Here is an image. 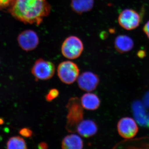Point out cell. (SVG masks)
Listing matches in <instances>:
<instances>
[{"mask_svg":"<svg viewBox=\"0 0 149 149\" xmlns=\"http://www.w3.org/2000/svg\"><path fill=\"white\" fill-rule=\"evenodd\" d=\"M47 0H13L9 9L12 16L25 24L39 25L50 13Z\"/></svg>","mask_w":149,"mask_h":149,"instance_id":"6da1fadb","label":"cell"},{"mask_svg":"<svg viewBox=\"0 0 149 149\" xmlns=\"http://www.w3.org/2000/svg\"><path fill=\"white\" fill-rule=\"evenodd\" d=\"M66 107L68 110L66 129L69 133H74L78 124L83 120L84 108L77 97L70 99Z\"/></svg>","mask_w":149,"mask_h":149,"instance_id":"7a4b0ae2","label":"cell"},{"mask_svg":"<svg viewBox=\"0 0 149 149\" xmlns=\"http://www.w3.org/2000/svg\"><path fill=\"white\" fill-rule=\"evenodd\" d=\"M79 73L80 70L77 65L70 61L62 62L58 66L59 78L63 83L67 85L74 83L77 80Z\"/></svg>","mask_w":149,"mask_h":149,"instance_id":"3957f363","label":"cell"},{"mask_svg":"<svg viewBox=\"0 0 149 149\" xmlns=\"http://www.w3.org/2000/svg\"><path fill=\"white\" fill-rule=\"evenodd\" d=\"M61 53L65 57L68 59H75L81 56L84 49L83 42L76 36L67 37L63 43Z\"/></svg>","mask_w":149,"mask_h":149,"instance_id":"277c9868","label":"cell"},{"mask_svg":"<svg viewBox=\"0 0 149 149\" xmlns=\"http://www.w3.org/2000/svg\"><path fill=\"white\" fill-rule=\"evenodd\" d=\"M55 72L54 63L42 58L37 60L31 69L32 74L37 80H49L53 77Z\"/></svg>","mask_w":149,"mask_h":149,"instance_id":"5b68a950","label":"cell"},{"mask_svg":"<svg viewBox=\"0 0 149 149\" xmlns=\"http://www.w3.org/2000/svg\"><path fill=\"white\" fill-rule=\"evenodd\" d=\"M142 17L139 13L131 9L123 10L118 17V22L120 26L126 30L136 29L141 23Z\"/></svg>","mask_w":149,"mask_h":149,"instance_id":"8992f818","label":"cell"},{"mask_svg":"<svg viewBox=\"0 0 149 149\" xmlns=\"http://www.w3.org/2000/svg\"><path fill=\"white\" fill-rule=\"evenodd\" d=\"M117 127L119 135L125 139L133 138L139 131L136 121L130 117L122 118L118 123Z\"/></svg>","mask_w":149,"mask_h":149,"instance_id":"52a82bcc","label":"cell"},{"mask_svg":"<svg viewBox=\"0 0 149 149\" xmlns=\"http://www.w3.org/2000/svg\"><path fill=\"white\" fill-rule=\"evenodd\" d=\"M17 41L22 49L29 52L37 47L39 44V38L36 32L31 29H28L19 34Z\"/></svg>","mask_w":149,"mask_h":149,"instance_id":"ba28073f","label":"cell"},{"mask_svg":"<svg viewBox=\"0 0 149 149\" xmlns=\"http://www.w3.org/2000/svg\"><path fill=\"white\" fill-rule=\"evenodd\" d=\"M77 80L79 88L82 91L88 92L95 90L100 83L98 76L91 71H86L81 73Z\"/></svg>","mask_w":149,"mask_h":149,"instance_id":"9c48e42d","label":"cell"},{"mask_svg":"<svg viewBox=\"0 0 149 149\" xmlns=\"http://www.w3.org/2000/svg\"><path fill=\"white\" fill-rule=\"evenodd\" d=\"M98 130V127L95 121L91 120H83L78 124L76 131L83 138H89L95 136Z\"/></svg>","mask_w":149,"mask_h":149,"instance_id":"30bf717a","label":"cell"},{"mask_svg":"<svg viewBox=\"0 0 149 149\" xmlns=\"http://www.w3.org/2000/svg\"><path fill=\"white\" fill-rule=\"evenodd\" d=\"M80 100L84 109L88 110H95L100 105V100L98 96L94 93H85L82 96Z\"/></svg>","mask_w":149,"mask_h":149,"instance_id":"8fae6325","label":"cell"},{"mask_svg":"<svg viewBox=\"0 0 149 149\" xmlns=\"http://www.w3.org/2000/svg\"><path fill=\"white\" fill-rule=\"evenodd\" d=\"M84 146L81 137L75 134H70L63 138L61 142V148L63 149H81Z\"/></svg>","mask_w":149,"mask_h":149,"instance_id":"7c38bea8","label":"cell"},{"mask_svg":"<svg viewBox=\"0 0 149 149\" xmlns=\"http://www.w3.org/2000/svg\"><path fill=\"white\" fill-rule=\"evenodd\" d=\"M115 48L120 53L129 52L134 47L133 40L129 36L120 35L116 38L114 42Z\"/></svg>","mask_w":149,"mask_h":149,"instance_id":"4fadbf2b","label":"cell"},{"mask_svg":"<svg viewBox=\"0 0 149 149\" xmlns=\"http://www.w3.org/2000/svg\"><path fill=\"white\" fill-rule=\"evenodd\" d=\"M94 4V0H72L71 2L72 10L78 14H82L91 10Z\"/></svg>","mask_w":149,"mask_h":149,"instance_id":"5bb4252c","label":"cell"},{"mask_svg":"<svg viewBox=\"0 0 149 149\" xmlns=\"http://www.w3.org/2000/svg\"><path fill=\"white\" fill-rule=\"evenodd\" d=\"M133 114L136 120L142 126H147V118L143 102L136 101L132 105Z\"/></svg>","mask_w":149,"mask_h":149,"instance_id":"9a60e30c","label":"cell"},{"mask_svg":"<svg viewBox=\"0 0 149 149\" xmlns=\"http://www.w3.org/2000/svg\"><path fill=\"white\" fill-rule=\"evenodd\" d=\"M8 149H26L27 148L26 141L19 136H13L9 139L6 143Z\"/></svg>","mask_w":149,"mask_h":149,"instance_id":"2e32d148","label":"cell"},{"mask_svg":"<svg viewBox=\"0 0 149 149\" xmlns=\"http://www.w3.org/2000/svg\"><path fill=\"white\" fill-rule=\"evenodd\" d=\"M59 94V92L57 89L53 88L49 91L46 95V100L48 102H51L56 98Z\"/></svg>","mask_w":149,"mask_h":149,"instance_id":"e0dca14e","label":"cell"},{"mask_svg":"<svg viewBox=\"0 0 149 149\" xmlns=\"http://www.w3.org/2000/svg\"><path fill=\"white\" fill-rule=\"evenodd\" d=\"M20 135L24 138H31L33 135V131L29 128L25 127L21 128L19 131Z\"/></svg>","mask_w":149,"mask_h":149,"instance_id":"ac0fdd59","label":"cell"},{"mask_svg":"<svg viewBox=\"0 0 149 149\" xmlns=\"http://www.w3.org/2000/svg\"><path fill=\"white\" fill-rule=\"evenodd\" d=\"M143 104L144 107L149 108V92L147 93L144 97L143 99ZM147 127L149 128V113L147 117Z\"/></svg>","mask_w":149,"mask_h":149,"instance_id":"d6986e66","label":"cell"},{"mask_svg":"<svg viewBox=\"0 0 149 149\" xmlns=\"http://www.w3.org/2000/svg\"><path fill=\"white\" fill-rule=\"evenodd\" d=\"M13 0H0V9L5 8L11 5Z\"/></svg>","mask_w":149,"mask_h":149,"instance_id":"ffe728a7","label":"cell"},{"mask_svg":"<svg viewBox=\"0 0 149 149\" xmlns=\"http://www.w3.org/2000/svg\"><path fill=\"white\" fill-rule=\"evenodd\" d=\"M143 30L149 40V21L144 25Z\"/></svg>","mask_w":149,"mask_h":149,"instance_id":"44dd1931","label":"cell"},{"mask_svg":"<svg viewBox=\"0 0 149 149\" xmlns=\"http://www.w3.org/2000/svg\"><path fill=\"white\" fill-rule=\"evenodd\" d=\"M48 146L45 142H41L38 145V148L40 149H47Z\"/></svg>","mask_w":149,"mask_h":149,"instance_id":"7402d4cb","label":"cell"},{"mask_svg":"<svg viewBox=\"0 0 149 149\" xmlns=\"http://www.w3.org/2000/svg\"><path fill=\"white\" fill-rule=\"evenodd\" d=\"M138 56H139V57L143 58L145 56V53L143 52V51L141 52H139V54H138Z\"/></svg>","mask_w":149,"mask_h":149,"instance_id":"603a6c76","label":"cell"},{"mask_svg":"<svg viewBox=\"0 0 149 149\" xmlns=\"http://www.w3.org/2000/svg\"><path fill=\"white\" fill-rule=\"evenodd\" d=\"M4 122V121L3 119L0 118V125H2L3 124Z\"/></svg>","mask_w":149,"mask_h":149,"instance_id":"cb8c5ba5","label":"cell"}]
</instances>
